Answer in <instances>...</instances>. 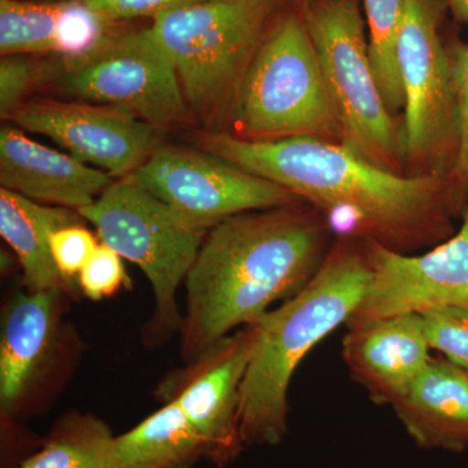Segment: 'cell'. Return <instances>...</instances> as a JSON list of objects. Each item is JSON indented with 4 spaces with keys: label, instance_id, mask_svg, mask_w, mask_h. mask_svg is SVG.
Segmentation results:
<instances>
[{
    "label": "cell",
    "instance_id": "cell-21",
    "mask_svg": "<svg viewBox=\"0 0 468 468\" xmlns=\"http://www.w3.org/2000/svg\"><path fill=\"white\" fill-rule=\"evenodd\" d=\"M66 3L0 0V54L57 55Z\"/></svg>",
    "mask_w": 468,
    "mask_h": 468
},
{
    "label": "cell",
    "instance_id": "cell-31",
    "mask_svg": "<svg viewBox=\"0 0 468 468\" xmlns=\"http://www.w3.org/2000/svg\"><path fill=\"white\" fill-rule=\"evenodd\" d=\"M37 2L72 3V2H81V0H37Z\"/></svg>",
    "mask_w": 468,
    "mask_h": 468
},
{
    "label": "cell",
    "instance_id": "cell-23",
    "mask_svg": "<svg viewBox=\"0 0 468 468\" xmlns=\"http://www.w3.org/2000/svg\"><path fill=\"white\" fill-rule=\"evenodd\" d=\"M431 350L468 371V307L445 306L420 314Z\"/></svg>",
    "mask_w": 468,
    "mask_h": 468
},
{
    "label": "cell",
    "instance_id": "cell-26",
    "mask_svg": "<svg viewBox=\"0 0 468 468\" xmlns=\"http://www.w3.org/2000/svg\"><path fill=\"white\" fill-rule=\"evenodd\" d=\"M43 66L27 55H7L0 60V117L12 120L26 104L27 95L42 81Z\"/></svg>",
    "mask_w": 468,
    "mask_h": 468
},
{
    "label": "cell",
    "instance_id": "cell-12",
    "mask_svg": "<svg viewBox=\"0 0 468 468\" xmlns=\"http://www.w3.org/2000/svg\"><path fill=\"white\" fill-rule=\"evenodd\" d=\"M255 340L257 324L252 323L227 335L159 385L160 399L180 406L206 443V460L218 467L227 466L245 448L239 402Z\"/></svg>",
    "mask_w": 468,
    "mask_h": 468
},
{
    "label": "cell",
    "instance_id": "cell-17",
    "mask_svg": "<svg viewBox=\"0 0 468 468\" xmlns=\"http://www.w3.org/2000/svg\"><path fill=\"white\" fill-rule=\"evenodd\" d=\"M412 441L424 451L468 449V371L432 358L392 406Z\"/></svg>",
    "mask_w": 468,
    "mask_h": 468
},
{
    "label": "cell",
    "instance_id": "cell-14",
    "mask_svg": "<svg viewBox=\"0 0 468 468\" xmlns=\"http://www.w3.org/2000/svg\"><path fill=\"white\" fill-rule=\"evenodd\" d=\"M397 61L403 91L402 155L423 158L457 122L452 60L428 0H408Z\"/></svg>",
    "mask_w": 468,
    "mask_h": 468
},
{
    "label": "cell",
    "instance_id": "cell-3",
    "mask_svg": "<svg viewBox=\"0 0 468 468\" xmlns=\"http://www.w3.org/2000/svg\"><path fill=\"white\" fill-rule=\"evenodd\" d=\"M362 248L337 243L309 284L258 322L239 402L245 446H276L288 435L289 388L302 360L316 345L346 325L368 282Z\"/></svg>",
    "mask_w": 468,
    "mask_h": 468
},
{
    "label": "cell",
    "instance_id": "cell-24",
    "mask_svg": "<svg viewBox=\"0 0 468 468\" xmlns=\"http://www.w3.org/2000/svg\"><path fill=\"white\" fill-rule=\"evenodd\" d=\"M117 27L95 15L82 2L66 3L58 27L57 58L84 57Z\"/></svg>",
    "mask_w": 468,
    "mask_h": 468
},
{
    "label": "cell",
    "instance_id": "cell-27",
    "mask_svg": "<svg viewBox=\"0 0 468 468\" xmlns=\"http://www.w3.org/2000/svg\"><path fill=\"white\" fill-rule=\"evenodd\" d=\"M122 257L109 246L100 243L79 276V288L86 298L101 301L115 294L128 284Z\"/></svg>",
    "mask_w": 468,
    "mask_h": 468
},
{
    "label": "cell",
    "instance_id": "cell-30",
    "mask_svg": "<svg viewBox=\"0 0 468 468\" xmlns=\"http://www.w3.org/2000/svg\"><path fill=\"white\" fill-rule=\"evenodd\" d=\"M448 3L455 18L468 27V0H448Z\"/></svg>",
    "mask_w": 468,
    "mask_h": 468
},
{
    "label": "cell",
    "instance_id": "cell-2",
    "mask_svg": "<svg viewBox=\"0 0 468 468\" xmlns=\"http://www.w3.org/2000/svg\"><path fill=\"white\" fill-rule=\"evenodd\" d=\"M198 143L202 150L280 185L297 198L347 215L367 239L394 250L445 233V197L432 176L406 177L346 144L318 137L260 141L203 132Z\"/></svg>",
    "mask_w": 468,
    "mask_h": 468
},
{
    "label": "cell",
    "instance_id": "cell-10",
    "mask_svg": "<svg viewBox=\"0 0 468 468\" xmlns=\"http://www.w3.org/2000/svg\"><path fill=\"white\" fill-rule=\"evenodd\" d=\"M124 180L209 229L234 215L300 202L280 185L202 149L159 146Z\"/></svg>",
    "mask_w": 468,
    "mask_h": 468
},
{
    "label": "cell",
    "instance_id": "cell-19",
    "mask_svg": "<svg viewBox=\"0 0 468 468\" xmlns=\"http://www.w3.org/2000/svg\"><path fill=\"white\" fill-rule=\"evenodd\" d=\"M115 457L117 468H194L207 449L180 406L169 401L116 437Z\"/></svg>",
    "mask_w": 468,
    "mask_h": 468
},
{
    "label": "cell",
    "instance_id": "cell-11",
    "mask_svg": "<svg viewBox=\"0 0 468 468\" xmlns=\"http://www.w3.org/2000/svg\"><path fill=\"white\" fill-rule=\"evenodd\" d=\"M360 248L368 282L347 329L439 307H468V209L460 230L424 254H403L372 239Z\"/></svg>",
    "mask_w": 468,
    "mask_h": 468
},
{
    "label": "cell",
    "instance_id": "cell-9",
    "mask_svg": "<svg viewBox=\"0 0 468 468\" xmlns=\"http://www.w3.org/2000/svg\"><path fill=\"white\" fill-rule=\"evenodd\" d=\"M63 289L15 291L2 313L0 412L24 420L50 405L72 374L80 338L66 318Z\"/></svg>",
    "mask_w": 468,
    "mask_h": 468
},
{
    "label": "cell",
    "instance_id": "cell-22",
    "mask_svg": "<svg viewBox=\"0 0 468 468\" xmlns=\"http://www.w3.org/2000/svg\"><path fill=\"white\" fill-rule=\"evenodd\" d=\"M362 3L372 67L385 103L394 115L403 109L397 46L408 0H362Z\"/></svg>",
    "mask_w": 468,
    "mask_h": 468
},
{
    "label": "cell",
    "instance_id": "cell-15",
    "mask_svg": "<svg viewBox=\"0 0 468 468\" xmlns=\"http://www.w3.org/2000/svg\"><path fill=\"white\" fill-rule=\"evenodd\" d=\"M112 177L70 155L43 146L14 125L0 129V186L43 205L88 207Z\"/></svg>",
    "mask_w": 468,
    "mask_h": 468
},
{
    "label": "cell",
    "instance_id": "cell-28",
    "mask_svg": "<svg viewBox=\"0 0 468 468\" xmlns=\"http://www.w3.org/2000/svg\"><path fill=\"white\" fill-rule=\"evenodd\" d=\"M82 3L110 24L124 23L134 18H155L175 9L205 0H81Z\"/></svg>",
    "mask_w": 468,
    "mask_h": 468
},
{
    "label": "cell",
    "instance_id": "cell-8",
    "mask_svg": "<svg viewBox=\"0 0 468 468\" xmlns=\"http://www.w3.org/2000/svg\"><path fill=\"white\" fill-rule=\"evenodd\" d=\"M45 69L70 97L124 110L159 132L192 117L174 61L151 27H115L84 57L57 58Z\"/></svg>",
    "mask_w": 468,
    "mask_h": 468
},
{
    "label": "cell",
    "instance_id": "cell-29",
    "mask_svg": "<svg viewBox=\"0 0 468 468\" xmlns=\"http://www.w3.org/2000/svg\"><path fill=\"white\" fill-rule=\"evenodd\" d=\"M451 60L457 104V168L468 176V45L457 46Z\"/></svg>",
    "mask_w": 468,
    "mask_h": 468
},
{
    "label": "cell",
    "instance_id": "cell-5",
    "mask_svg": "<svg viewBox=\"0 0 468 468\" xmlns=\"http://www.w3.org/2000/svg\"><path fill=\"white\" fill-rule=\"evenodd\" d=\"M230 117L234 135L246 140L341 137L337 110L302 16L285 15L268 29Z\"/></svg>",
    "mask_w": 468,
    "mask_h": 468
},
{
    "label": "cell",
    "instance_id": "cell-7",
    "mask_svg": "<svg viewBox=\"0 0 468 468\" xmlns=\"http://www.w3.org/2000/svg\"><path fill=\"white\" fill-rule=\"evenodd\" d=\"M302 18L337 110L343 144L390 169L402 155L401 133L375 76L358 0H304Z\"/></svg>",
    "mask_w": 468,
    "mask_h": 468
},
{
    "label": "cell",
    "instance_id": "cell-6",
    "mask_svg": "<svg viewBox=\"0 0 468 468\" xmlns=\"http://www.w3.org/2000/svg\"><path fill=\"white\" fill-rule=\"evenodd\" d=\"M101 243L141 268L155 297V313L144 332L151 346L180 334L177 292L198 257L209 228L190 220L143 187L113 181L92 205L79 209Z\"/></svg>",
    "mask_w": 468,
    "mask_h": 468
},
{
    "label": "cell",
    "instance_id": "cell-13",
    "mask_svg": "<svg viewBox=\"0 0 468 468\" xmlns=\"http://www.w3.org/2000/svg\"><path fill=\"white\" fill-rule=\"evenodd\" d=\"M12 122L23 131L46 135L66 153L119 180L159 147L158 129L124 110L91 101H30Z\"/></svg>",
    "mask_w": 468,
    "mask_h": 468
},
{
    "label": "cell",
    "instance_id": "cell-4",
    "mask_svg": "<svg viewBox=\"0 0 468 468\" xmlns=\"http://www.w3.org/2000/svg\"><path fill=\"white\" fill-rule=\"evenodd\" d=\"M279 0H205L154 18L192 116L221 132Z\"/></svg>",
    "mask_w": 468,
    "mask_h": 468
},
{
    "label": "cell",
    "instance_id": "cell-25",
    "mask_svg": "<svg viewBox=\"0 0 468 468\" xmlns=\"http://www.w3.org/2000/svg\"><path fill=\"white\" fill-rule=\"evenodd\" d=\"M94 234L82 224L61 228L51 236V252L68 292H73L82 268L97 250Z\"/></svg>",
    "mask_w": 468,
    "mask_h": 468
},
{
    "label": "cell",
    "instance_id": "cell-18",
    "mask_svg": "<svg viewBox=\"0 0 468 468\" xmlns=\"http://www.w3.org/2000/svg\"><path fill=\"white\" fill-rule=\"evenodd\" d=\"M82 224L75 209L43 205L0 187V234L16 254L27 291L68 292L51 252V236Z\"/></svg>",
    "mask_w": 468,
    "mask_h": 468
},
{
    "label": "cell",
    "instance_id": "cell-20",
    "mask_svg": "<svg viewBox=\"0 0 468 468\" xmlns=\"http://www.w3.org/2000/svg\"><path fill=\"white\" fill-rule=\"evenodd\" d=\"M115 440L100 418L72 412L58 419L20 468H117Z\"/></svg>",
    "mask_w": 468,
    "mask_h": 468
},
{
    "label": "cell",
    "instance_id": "cell-16",
    "mask_svg": "<svg viewBox=\"0 0 468 468\" xmlns=\"http://www.w3.org/2000/svg\"><path fill=\"white\" fill-rule=\"evenodd\" d=\"M430 350L418 314L347 329L343 340L350 377L381 406H393L405 396L432 359Z\"/></svg>",
    "mask_w": 468,
    "mask_h": 468
},
{
    "label": "cell",
    "instance_id": "cell-1",
    "mask_svg": "<svg viewBox=\"0 0 468 468\" xmlns=\"http://www.w3.org/2000/svg\"><path fill=\"white\" fill-rule=\"evenodd\" d=\"M328 227L295 205L243 212L208 230L185 280L181 359L258 322L275 302L298 294L326 255Z\"/></svg>",
    "mask_w": 468,
    "mask_h": 468
}]
</instances>
